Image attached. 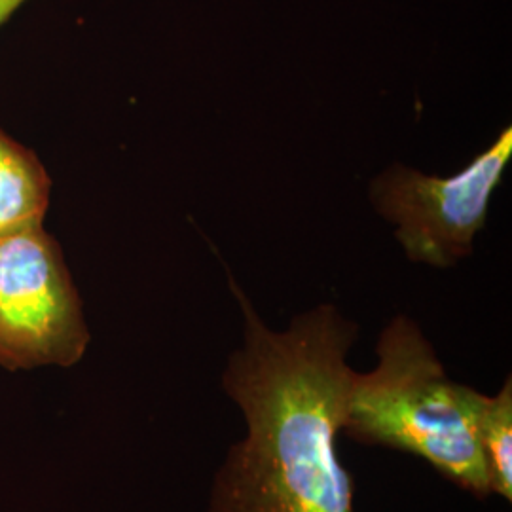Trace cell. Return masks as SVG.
Returning <instances> with one entry per match:
<instances>
[{
	"mask_svg": "<svg viewBox=\"0 0 512 512\" xmlns=\"http://www.w3.org/2000/svg\"><path fill=\"white\" fill-rule=\"evenodd\" d=\"M228 287L243 344L228 359L222 387L247 431L215 475L209 512H355L338 439L359 327L321 304L285 330L270 329L230 272Z\"/></svg>",
	"mask_w": 512,
	"mask_h": 512,
	"instance_id": "cell-1",
	"label": "cell"
},
{
	"mask_svg": "<svg viewBox=\"0 0 512 512\" xmlns=\"http://www.w3.org/2000/svg\"><path fill=\"white\" fill-rule=\"evenodd\" d=\"M376 355L370 372L349 378L342 433L412 454L476 499L490 497L478 444L484 393L450 380L420 325L403 313L380 332Z\"/></svg>",
	"mask_w": 512,
	"mask_h": 512,
	"instance_id": "cell-2",
	"label": "cell"
},
{
	"mask_svg": "<svg viewBox=\"0 0 512 512\" xmlns=\"http://www.w3.org/2000/svg\"><path fill=\"white\" fill-rule=\"evenodd\" d=\"M512 158V128L452 177L425 175L393 162L368 184L374 211L395 226L410 262L454 268L473 255L476 234L488 220L490 202Z\"/></svg>",
	"mask_w": 512,
	"mask_h": 512,
	"instance_id": "cell-3",
	"label": "cell"
},
{
	"mask_svg": "<svg viewBox=\"0 0 512 512\" xmlns=\"http://www.w3.org/2000/svg\"><path fill=\"white\" fill-rule=\"evenodd\" d=\"M90 342L82 298L44 222L0 238V368H69Z\"/></svg>",
	"mask_w": 512,
	"mask_h": 512,
	"instance_id": "cell-4",
	"label": "cell"
},
{
	"mask_svg": "<svg viewBox=\"0 0 512 512\" xmlns=\"http://www.w3.org/2000/svg\"><path fill=\"white\" fill-rule=\"evenodd\" d=\"M50 196L52 179L35 150L0 128V238L42 224Z\"/></svg>",
	"mask_w": 512,
	"mask_h": 512,
	"instance_id": "cell-5",
	"label": "cell"
},
{
	"mask_svg": "<svg viewBox=\"0 0 512 512\" xmlns=\"http://www.w3.org/2000/svg\"><path fill=\"white\" fill-rule=\"evenodd\" d=\"M478 444L490 494L512 501V378L495 395H484L478 414Z\"/></svg>",
	"mask_w": 512,
	"mask_h": 512,
	"instance_id": "cell-6",
	"label": "cell"
},
{
	"mask_svg": "<svg viewBox=\"0 0 512 512\" xmlns=\"http://www.w3.org/2000/svg\"><path fill=\"white\" fill-rule=\"evenodd\" d=\"M25 0H0V25L10 18Z\"/></svg>",
	"mask_w": 512,
	"mask_h": 512,
	"instance_id": "cell-7",
	"label": "cell"
}]
</instances>
